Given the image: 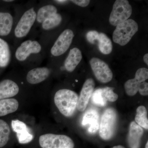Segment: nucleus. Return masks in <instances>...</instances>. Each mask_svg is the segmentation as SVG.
Instances as JSON below:
<instances>
[{
	"instance_id": "39448f33",
	"label": "nucleus",
	"mask_w": 148,
	"mask_h": 148,
	"mask_svg": "<svg viewBox=\"0 0 148 148\" xmlns=\"http://www.w3.org/2000/svg\"><path fill=\"white\" fill-rule=\"evenodd\" d=\"M39 144L42 148H73L74 147L73 141L69 136L51 133L40 136Z\"/></svg>"
},
{
	"instance_id": "4468645a",
	"label": "nucleus",
	"mask_w": 148,
	"mask_h": 148,
	"mask_svg": "<svg viewBox=\"0 0 148 148\" xmlns=\"http://www.w3.org/2000/svg\"><path fill=\"white\" fill-rule=\"evenodd\" d=\"M144 134L143 128L135 121L131 122L130 125L127 142L130 148H139L140 141Z\"/></svg>"
},
{
	"instance_id": "c85d7f7f",
	"label": "nucleus",
	"mask_w": 148,
	"mask_h": 148,
	"mask_svg": "<svg viewBox=\"0 0 148 148\" xmlns=\"http://www.w3.org/2000/svg\"><path fill=\"white\" fill-rule=\"evenodd\" d=\"M138 91L141 95L147 96L148 95V84L147 82H143L140 85Z\"/></svg>"
},
{
	"instance_id": "ddd939ff",
	"label": "nucleus",
	"mask_w": 148,
	"mask_h": 148,
	"mask_svg": "<svg viewBox=\"0 0 148 148\" xmlns=\"http://www.w3.org/2000/svg\"><path fill=\"white\" fill-rule=\"evenodd\" d=\"M11 125L13 131L16 133V136L19 143L27 144L33 140L34 136L30 133L27 125L23 122L18 120H12Z\"/></svg>"
},
{
	"instance_id": "f3484780",
	"label": "nucleus",
	"mask_w": 148,
	"mask_h": 148,
	"mask_svg": "<svg viewBox=\"0 0 148 148\" xmlns=\"http://www.w3.org/2000/svg\"><path fill=\"white\" fill-rule=\"evenodd\" d=\"M82 58V53L78 48L75 47L72 49L64 62L65 69L67 71H73L81 61Z\"/></svg>"
},
{
	"instance_id": "9b49d317",
	"label": "nucleus",
	"mask_w": 148,
	"mask_h": 148,
	"mask_svg": "<svg viewBox=\"0 0 148 148\" xmlns=\"http://www.w3.org/2000/svg\"><path fill=\"white\" fill-rule=\"evenodd\" d=\"M95 82L92 78H88L84 84L78 98L77 108L81 112L84 111L89 102L95 88Z\"/></svg>"
},
{
	"instance_id": "7c9ffc66",
	"label": "nucleus",
	"mask_w": 148,
	"mask_h": 148,
	"mask_svg": "<svg viewBox=\"0 0 148 148\" xmlns=\"http://www.w3.org/2000/svg\"><path fill=\"white\" fill-rule=\"evenodd\" d=\"M143 59H144V62L147 64V66H148V54L147 53L144 55Z\"/></svg>"
},
{
	"instance_id": "0eeeda50",
	"label": "nucleus",
	"mask_w": 148,
	"mask_h": 148,
	"mask_svg": "<svg viewBox=\"0 0 148 148\" xmlns=\"http://www.w3.org/2000/svg\"><path fill=\"white\" fill-rule=\"evenodd\" d=\"M90 64L94 75L99 82L107 83L112 79V72L106 62L98 58H92Z\"/></svg>"
},
{
	"instance_id": "bb28decb",
	"label": "nucleus",
	"mask_w": 148,
	"mask_h": 148,
	"mask_svg": "<svg viewBox=\"0 0 148 148\" xmlns=\"http://www.w3.org/2000/svg\"><path fill=\"white\" fill-rule=\"evenodd\" d=\"M114 89L113 88L110 87L101 88L102 95L106 101L114 102L117 100L118 95L114 92Z\"/></svg>"
},
{
	"instance_id": "a211bd4d",
	"label": "nucleus",
	"mask_w": 148,
	"mask_h": 148,
	"mask_svg": "<svg viewBox=\"0 0 148 148\" xmlns=\"http://www.w3.org/2000/svg\"><path fill=\"white\" fill-rule=\"evenodd\" d=\"M13 21V16L10 13L0 12V36H5L10 34Z\"/></svg>"
},
{
	"instance_id": "2eb2a0df",
	"label": "nucleus",
	"mask_w": 148,
	"mask_h": 148,
	"mask_svg": "<svg viewBox=\"0 0 148 148\" xmlns=\"http://www.w3.org/2000/svg\"><path fill=\"white\" fill-rule=\"evenodd\" d=\"M50 73V70L46 67L35 68L28 72L27 80L30 84H38L46 79Z\"/></svg>"
},
{
	"instance_id": "6ab92c4d",
	"label": "nucleus",
	"mask_w": 148,
	"mask_h": 148,
	"mask_svg": "<svg viewBox=\"0 0 148 148\" xmlns=\"http://www.w3.org/2000/svg\"><path fill=\"white\" fill-rule=\"evenodd\" d=\"M18 107V101L14 98L0 100V116H5L16 112Z\"/></svg>"
},
{
	"instance_id": "b1692460",
	"label": "nucleus",
	"mask_w": 148,
	"mask_h": 148,
	"mask_svg": "<svg viewBox=\"0 0 148 148\" xmlns=\"http://www.w3.org/2000/svg\"><path fill=\"white\" fill-rule=\"evenodd\" d=\"M62 18L61 14L58 13L49 16L42 23L43 29L49 30L58 27L62 21Z\"/></svg>"
},
{
	"instance_id": "412c9836",
	"label": "nucleus",
	"mask_w": 148,
	"mask_h": 148,
	"mask_svg": "<svg viewBox=\"0 0 148 148\" xmlns=\"http://www.w3.org/2000/svg\"><path fill=\"white\" fill-rule=\"evenodd\" d=\"M57 13V8L52 5H47L40 8L36 13V20L39 23H42L45 19Z\"/></svg>"
},
{
	"instance_id": "aec40b11",
	"label": "nucleus",
	"mask_w": 148,
	"mask_h": 148,
	"mask_svg": "<svg viewBox=\"0 0 148 148\" xmlns=\"http://www.w3.org/2000/svg\"><path fill=\"white\" fill-rule=\"evenodd\" d=\"M11 52L8 43L0 38V67L4 68L10 62Z\"/></svg>"
},
{
	"instance_id": "473e14b6",
	"label": "nucleus",
	"mask_w": 148,
	"mask_h": 148,
	"mask_svg": "<svg viewBox=\"0 0 148 148\" xmlns=\"http://www.w3.org/2000/svg\"><path fill=\"white\" fill-rule=\"evenodd\" d=\"M55 1L57 2L58 3H64L65 2L67 1H64V0H58V1Z\"/></svg>"
},
{
	"instance_id": "423d86ee",
	"label": "nucleus",
	"mask_w": 148,
	"mask_h": 148,
	"mask_svg": "<svg viewBox=\"0 0 148 148\" xmlns=\"http://www.w3.org/2000/svg\"><path fill=\"white\" fill-rule=\"evenodd\" d=\"M36 18V12L34 8L26 11L18 21L14 29V35L17 38L27 36L34 24Z\"/></svg>"
},
{
	"instance_id": "5701e85b",
	"label": "nucleus",
	"mask_w": 148,
	"mask_h": 148,
	"mask_svg": "<svg viewBox=\"0 0 148 148\" xmlns=\"http://www.w3.org/2000/svg\"><path fill=\"white\" fill-rule=\"evenodd\" d=\"M147 109L144 106L138 107L136 110V114L135 117L136 123L142 128L148 129V120Z\"/></svg>"
},
{
	"instance_id": "7ed1b4c3",
	"label": "nucleus",
	"mask_w": 148,
	"mask_h": 148,
	"mask_svg": "<svg viewBox=\"0 0 148 148\" xmlns=\"http://www.w3.org/2000/svg\"><path fill=\"white\" fill-rule=\"evenodd\" d=\"M117 115L112 108L106 109L102 114L99 124V135L103 140H108L112 138L116 126Z\"/></svg>"
},
{
	"instance_id": "6e6552de",
	"label": "nucleus",
	"mask_w": 148,
	"mask_h": 148,
	"mask_svg": "<svg viewBox=\"0 0 148 148\" xmlns=\"http://www.w3.org/2000/svg\"><path fill=\"white\" fill-rule=\"evenodd\" d=\"M74 37V33L72 30L70 29L64 30L51 47V54L54 56H58L65 53L71 44Z\"/></svg>"
},
{
	"instance_id": "dca6fc26",
	"label": "nucleus",
	"mask_w": 148,
	"mask_h": 148,
	"mask_svg": "<svg viewBox=\"0 0 148 148\" xmlns=\"http://www.w3.org/2000/svg\"><path fill=\"white\" fill-rule=\"evenodd\" d=\"M18 85L13 81L5 79L0 82V100L13 97L19 92Z\"/></svg>"
},
{
	"instance_id": "f257e3e1",
	"label": "nucleus",
	"mask_w": 148,
	"mask_h": 148,
	"mask_svg": "<svg viewBox=\"0 0 148 148\" xmlns=\"http://www.w3.org/2000/svg\"><path fill=\"white\" fill-rule=\"evenodd\" d=\"M78 98L77 94L73 90L61 89L56 92L54 103L59 112L69 117L74 114L76 110Z\"/></svg>"
},
{
	"instance_id": "2f4dec72",
	"label": "nucleus",
	"mask_w": 148,
	"mask_h": 148,
	"mask_svg": "<svg viewBox=\"0 0 148 148\" xmlns=\"http://www.w3.org/2000/svg\"><path fill=\"white\" fill-rule=\"evenodd\" d=\"M112 148H124V147H123V146L121 145L119 146H114V147H113Z\"/></svg>"
},
{
	"instance_id": "f03ea898",
	"label": "nucleus",
	"mask_w": 148,
	"mask_h": 148,
	"mask_svg": "<svg viewBox=\"0 0 148 148\" xmlns=\"http://www.w3.org/2000/svg\"><path fill=\"white\" fill-rule=\"evenodd\" d=\"M138 30V23L133 19H128L116 26L113 34V40L120 45H125Z\"/></svg>"
},
{
	"instance_id": "f704fd0d",
	"label": "nucleus",
	"mask_w": 148,
	"mask_h": 148,
	"mask_svg": "<svg viewBox=\"0 0 148 148\" xmlns=\"http://www.w3.org/2000/svg\"><path fill=\"white\" fill-rule=\"evenodd\" d=\"M5 2H12L13 1H12V0H10V1H4Z\"/></svg>"
},
{
	"instance_id": "20e7f679",
	"label": "nucleus",
	"mask_w": 148,
	"mask_h": 148,
	"mask_svg": "<svg viewBox=\"0 0 148 148\" xmlns=\"http://www.w3.org/2000/svg\"><path fill=\"white\" fill-rule=\"evenodd\" d=\"M132 6L127 0H116L113 6L109 21L112 25L117 26L128 19L132 13Z\"/></svg>"
},
{
	"instance_id": "f8f14e48",
	"label": "nucleus",
	"mask_w": 148,
	"mask_h": 148,
	"mask_svg": "<svg viewBox=\"0 0 148 148\" xmlns=\"http://www.w3.org/2000/svg\"><path fill=\"white\" fill-rule=\"evenodd\" d=\"M99 116L98 111L94 109L88 110L84 115L82 125L91 134L96 133L99 130Z\"/></svg>"
},
{
	"instance_id": "1a4fd4ad",
	"label": "nucleus",
	"mask_w": 148,
	"mask_h": 148,
	"mask_svg": "<svg viewBox=\"0 0 148 148\" xmlns=\"http://www.w3.org/2000/svg\"><path fill=\"white\" fill-rule=\"evenodd\" d=\"M41 49V45L38 41L27 40L17 48L15 52V57L18 61H24L31 54L39 53Z\"/></svg>"
},
{
	"instance_id": "393cba45",
	"label": "nucleus",
	"mask_w": 148,
	"mask_h": 148,
	"mask_svg": "<svg viewBox=\"0 0 148 148\" xmlns=\"http://www.w3.org/2000/svg\"><path fill=\"white\" fill-rule=\"evenodd\" d=\"M10 134L9 125L5 121L0 119V148L7 144Z\"/></svg>"
},
{
	"instance_id": "72a5a7b5",
	"label": "nucleus",
	"mask_w": 148,
	"mask_h": 148,
	"mask_svg": "<svg viewBox=\"0 0 148 148\" xmlns=\"http://www.w3.org/2000/svg\"><path fill=\"white\" fill-rule=\"evenodd\" d=\"M148 148V142H147V144H146L145 148Z\"/></svg>"
},
{
	"instance_id": "c756f323",
	"label": "nucleus",
	"mask_w": 148,
	"mask_h": 148,
	"mask_svg": "<svg viewBox=\"0 0 148 148\" xmlns=\"http://www.w3.org/2000/svg\"><path fill=\"white\" fill-rule=\"evenodd\" d=\"M71 1L77 5L82 7H86L87 6L90 2V1L89 0H72Z\"/></svg>"
},
{
	"instance_id": "a878e982",
	"label": "nucleus",
	"mask_w": 148,
	"mask_h": 148,
	"mask_svg": "<svg viewBox=\"0 0 148 148\" xmlns=\"http://www.w3.org/2000/svg\"><path fill=\"white\" fill-rule=\"evenodd\" d=\"M91 98L92 102L96 106L104 107L107 104V101L102 95L101 88H98L93 91Z\"/></svg>"
},
{
	"instance_id": "4be33fe9",
	"label": "nucleus",
	"mask_w": 148,
	"mask_h": 148,
	"mask_svg": "<svg viewBox=\"0 0 148 148\" xmlns=\"http://www.w3.org/2000/svg\"><path fill=\"white\" fill-rule=\"evenodd\" d=\"M97 40L98 42L99 50L103 54H109L113 49L112 43L108 36L103 33H99Z\"/></svg>"
},
{
	"instance_id": "cd10ccee",
	"label": "nucleus",
	"mask_w": 148,
	"mask_h": 148,
	"mask_svg": "<svg viewBox=\"0 0 148 148\" xmlns=\"http://www.w3.org/2000/svg\"><path fill=\"white\" fill-rule=\"evenodd\" d=\"M99 33L95 31H90L88 32L86 37L87 40L92 44H95L98 40Z\"/></svg>"
},
{
	"instance_id": "9d476101",
	"label": "nucleus",
	"mask_w": 148,
	"mask_h": 148,
	"mask_svg": "<svg viewBox=\"0 0 148 148\" xmlns=\"http://www.w3.org/2000/svg\"><path fill=\"white\" fill-rule=\"evenodd\" d=\"M148 79V70L145 68L138 69L135 73V77L127 81L124 84L126 94L128 96H134L137 94L140 85Z\"/></svg>"
}]
</instances>
